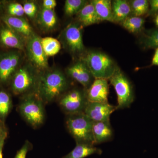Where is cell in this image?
Returning <instances> with one entry per match:
<instances>
[{"instance_id":"19","label":"cell","mask_w":158,"mask_h":158,"mask_svg":"<svg viewBox=\"0 0 158 158\" xmlns=\"http://www.w3.org/2000/svg\"><path fill=\"white\" fill-rule=\"evenodd\" d=\"M76 19L77 22L83 27H87L100 23L94 7L90 2H88L79 11L76 15Z\"/></svg>"},{"instance_id":"31","label":"cell","mask_w":158,"mask_h":158,"mask_svg":"<svg viewBox=\"0 0 158 158\" xmlns=\"http://www.w3.org/2000/svg\"><path fill=\"white\" fill-rule=\"evenodd\" d=\"M149 4V11L147 14L149 15L158 14V0H150Z\"/></svg>"},{"instance_id":"8","label":"cell","mask_w":158,"mask_h":158,"mask_svg":"<svg viewBox=\"0 0 158 158\" xmlns=\"http://www.w3.org/2000/svg\"><path fill=\"white\" fill-rule=\"evenodd\" d=\"M22 51L11 50L0 53V82L6 83L12 79L22 64Z\"/></svg>"},{"instance_id":"34","label":"cell","mask_w":158,"mask_h":158,"mask_svg":"<svg viewBox=\"0 0 158 158\" xmlns=\"http://www.w3.org/2000/svg\"><path fill=\"white\" fill-rule=\"evenodd\" d=\"M152 66H158V48H156L154 55L153 57L152 61Z\"/></svg>"},{"instance_id":"27","label":"cell","mask_w":158,"mask_h":158,"mask_svg":"<svg viewBox=\"0 0 158 158\" xmlns=\"http://www.w3.org/2000/svg\"><path fill=\"white\" fill-rule=\"evenodd\" d=\"M11 106V100L9 94L0 90V117L4 118L9 113Z\"/></svg>"},{"instance_id":"15","label":"cell","mask_w":158,"mask_h":158,"mask_svg":"<svg viewBox=\"0 0 158 158\" xmlns=\"http://www.w3.org/2000/svg\"><path fill=\"white\" fill-rule=\"evenodd\" d=\"M3 23L27 40L35 34L33 28L24 18L3 15L1 17Z\"/></svg>"},{"instance_id":"11","label":"cell","mask_w":158,"mask_h":158,"mask_svg":"<svg viewBox=\"0 0 158 158\" xmlns=\"http://www.w3.org/2000/svg\"><path fill=\"white\" fill-rule=\"evenodd\" d=\"M67 75L87 90L95 80L85 62L79 59L66 69Z\"/></svg>"},{"instance_id":"18","label":"cell","mask_w":158,"mask_h":158,"mask_svg":"<svg viewBox=\"0 0 158 158\" xmlns=\"http://www.w3.org/2000/svg\"><path fill=\"white\" fill-rule=\"evenodd\" d=\"M37 23L45 31H49L56 28L58 23L56 14L54 10L43 8L37 14Z\"/></svg>"},{"instance_id":"36","label":"cell","mask_w":158,"mask_h":158,"mask_svg":"<svg viewBox=\"0 0 158 158\" xmlns=\"http://www.w3.org/2000/svg\"><path fill=\"white\" fill-rule=\"evenodd\" d=\"M2 132V130H1V128H0V135L3 134Z\"/></svg>"},{"instance_id":"14","label":"cell","mask_w":158,"mask_h":158,"mask_svg":"<svg viewBox=\"0 0 158 158\" xmlns=\"http://www.w3.org/2000/svg\"><path fill=\"white\" fill-rule=\"evenodd\" d=\"M108 80L95 79L86 90L88 101L91 102H108L109 94Z\"/></svg>"},{"instance_id":"25","label":"cell","mask_w":158,"mask_h":158,"mask_svg":"<svg viewBox=\"0 0 158 158\" xmlns=\"http://www.w3.org/2000/svg\"><path fill=\"white\" fill-rule=\"evenodd\" d=\"M131 8V15L141 17L148 14L149 9V1L132 0L129 1Z\"/></svg>"},{"instance_id":"26","label":"cell","mask_w":158,"mask_h":158,"mask_svg":"<svg viewBox=\"0 0 158 158\" xmlns=\"http://www.w3.org/2000/svg\"><path fill=\"white\" fill-rule=\"evenodd\" d=\"M88 2L86 0H66L64 6L65 14L69 17L77 15Z\"/></svg>"},{"instance_id":"10","label":"cell","mask_w":158,"mask_h":158,"mask_svg":"<svg viewBox=\"0 0 158 158\" xmlns=\"http://www.w3.org/2000/svg\"><path fill=\"white\" fill-rule=\"evenodd\" d=\"M88 102L86 89H74L63 95L59 104L68 115L84 112Z\"/></svg>"},{"instance_id":"12","label":"cell","mask_w":158,"mask_h":158,"mask_svg":"<svg viewBox=\"0 0 158 158\" xmlns=\"http://www.w3.org/2000/svg\"><path fill=\"white\" fill-rule=\"evenodd\" d=\"M116 110V106L110 105L108 102H88L84 113L94 122L110 121L111 114Z\"/></svg>"},{"instance_id":"32","label":"cell","mask_w":158,"mask_h":158,"mask_svg":"<svg viewBox=\"0 0 158 158\" xmlns=\"http://www.w3.org/2000/svg\"><path fill=\"white\" fill-rule=\"evenodd\" d=\"M43 8L49 10H54L57 6V2L55 0H44L42 3Z\"/></svg>"},{"instance_id":"3","label":"cell","mask_w":158,"mask_h":158,"mask_svg":"<svg viewBox=\"0 0 158 158\" xmlns=\"http://www.w3.org/2000/svg\"><path fill=\"white\" fill-rule=\"evenodd\" d=\"M66 125L77 144L95 145L93 134V122L83 113L68 115Z\"/></svg>"},{"instance_id":"16","label":"cell","mask_w":158,"mask_h":158,"mask_svg":"<svg viewBox=\"0 0 158 158\" xmlns=\"http://www.w3.org/2000/svg\"><path fill=\"white\" fill-rule=\"evenodd\" d=\"M93 134L95 144L111 141L114 131L110 121L93 122Z\"/></svg>"},{"instance_id":"24","label":"cell","mask_w":158,"mask_h":158,"mask_svg":"<svg viewBox=\"0 0 158 158\" xmlns=\"http://www.w3.org/2000/svg\"><path fill=\"white\" fill-rule=\"evenodd\" d=\"M141 45L144 48H158V29H152L146 31L140 39Z\"/></svg>"},{"instance_id":"21","label":"cell","mask_w":158,"mask_h":158,"mask_svg":"<svg viewBox=\"0 0 158 158\" xmlns=\"http://www.w3.org/2000/svg\"><path fill=\"white\" fill-rule=\"evenodd\" d=\"M102 153V150L94 145L77 144L73 150L62 158H85L94 154L101 155Z\"/></svg>"},{"instance_id":"4","label":"cell","mask_w":158,"mask_h":158,"mask_svg":"<svg viewBox=\"0 0 158 158\" xmlns=\"http://www.w3.org/2000/svg\"><path fill=\"white\" fill-rule=\"evenodd\" d=\"M40 72L30 62L21 65L11 79V89L15 94L37 90Z\"/></svg>"},{"instance_id":"33","label":"cell","mask_w":158,"mask_h":158,"mask_svg":"<svg viewBox=\"0 0 158 158\" xmlns=\"http://www.w3.org/2000/svg\"><path fill=\"white\" fill-rule=\"evenodd\" d=\"M6 135L3 133L0 135V158H3L2 151Z\"/></svg>"},{"instance_id":"2","label":"cell","mask_w":158,"mask_h":158,"mask_svg":"<svg viewBox=\"0 0 158 158\" xmlns=\"http://www.w3.org/2000/svg\"><path fill=\"white\" fill-rule=\"evenodd\" d=\"M80 59L85 62L94 79L109 80L119 68L111 57L102 51H86Z\"/></svg>"},{"instance_id":"28","label":"cell","mask_w":158,"mask_h":158,"mask_svg":"<svg viewBox=\"0 0 158 158\" xmlns=\"http://www.w3.org/2000/svg\"><path fill=\"white\" fill-rule=\"evenodd\" d=\"M6 15L12 17H22L25 14L23 5L19 3L12 2L5 6Z\"/></svg>"},{"instance_id":"7","label":"cell","mask_w":158,"mask_h":158,"mask_svg":"<svg viewBox=\"0 0 158 158\" xmlns=\"http://www.w3.org/2000/svg\"><path fill=\"white\" fill-rule=\"evenodd\" d=\"M42 102L36 94H31L26 96L19 105L22 115L34 127L42 124L44 121V112Z\"/></svg>"},{"instance_id":"17","label":"cell","mask_w":158,"mask_h":158,"mask_svg":"<svg viewBox=\"0 0 158 158\" xmlns=\"http://www.w3.org/2000/svg\"><path fill=\"white\" fill-rule=\"evenodd\" d=\"M112 23L121 24L131 15L129 1L114 0L112 1Z\"/></svg>"},{"instance_id":"1","label":"cell","mask_w":158,"mask_h":158,"mask_svg":"<svg viewBox=\"0 0 158 158\" xmlns=\"http://www.w3.org/2000/svg\"><path fill=\"white\" fill-rule=\"evenodd\" d=\"M69 87L65 74L57 69L40 72L35 94L42 102H49L64 93Z\"/></svg>"},{"instance_id":"30","label":"cell","mask_w":158,"mask_h":158,"mask_svg":"<svg viewBox=\"0 0 158 158\" xmlns=\"http://www.w3.org/2000/svg\"><path fill=\"white\" fill-rule=\"evenodd\" d=\"M31 145L28 141H27L20 149L18 152L15 158H26L27 153L30 150Z\"/></svg>"},{"instance_id":"20","label":"cell","mask_w":158,"mask_h":158,"mask_svg":"<svg viewBox=\"0 0 158 158\" xmlns=\"http://www.w3.org/2000/svg\"><path fill=\"white\" fill-rule=\"evenodd\" d=\"M90 2L94 7L100 22L104 21L112 22V1L92 0Z\"/></svg>"},{"instance_id":"13","label":"cell","mask_w":158,"mask_h":158,"mask_svg":"<svg viewBox=\"0 0 158 158\" xmlns=\"http://www.w3.org/2000/svg\"><path fill=\"white\" fill-rule=\"evenodd\" d=\"M27 40L5 23L0 25V44L7 48L23 52Z\"/></svg>"},{"instance_id":"6","label":"cell","mask_w":158,"mask_h":158,"mask_svg":"<svg viewBox=\"0 0 158 158\" xmlns=\"http://www.w3.org/2000/svg\"><path fill=\"white\" fill-rule=\"evenodd\" d=\"M82 27L79 23H71L64 29L60 36L63 47L73 56L80 58L86 51L83 42Z\"/></svg>"},{"instance_id":"9","label":"cell","mask_w":158,"mask_h":158,"mask_svg":"<svg viewBox=\"0 0 158 158\" xmlns=\"http://www.w3.org/2000/svg\"><path fill=\"white\" fill-rule=\"evenodd\" d=\"M25 51L29 62L38 70L48 69V57L43 49L41 38L34 34L26 41Z\"/></svg>"},{"instance_id":"22","label":"cell","mask_w":158,"mask_h":158,"mask_svg":"<svg viewBox=\"0 0 158 158\" xmlns=\"http://www.w3.org/2000/svg\"><path fill=\"white\" fill-rule=\"evenodd\" d=\"M145 20L143 18L130 15L121 23V26L130 33L138 34L144 28Z\"/></svg>"},{"instance_id":"35","label":"cell","mask_w":158,"mask_h":158,"mask_svg":"<svg viewBox=\"0 0 158 158\" xmlns=\"http://www.w3.org/2000/svg\"><path fill=\"white\" fill-rule=\"evenodd\" d=\"M155 23L156 25L158 27V14L157 15L155 19Z\"/></svg>"},{"instance_id":"5","label":"cell","mask_w":158,"mask_h":158,"mask_svg":"<svg viewBox=\"0 0 158 158\" xmlns=\"http://www.w3.org/2000/svg\"><path fill=\"white\" fill-rule=\"evenodd\" d=\"M109 80L117 95V110L129 108L135 99L132 84L129 79L118 68Z\"/></svg>"},{"instance_id":"29","label":"cell","mask_w":158,"mask_h":158,"mask_svg":"<svg viewBox=\"0 0 158 158\" xmlns=\"http://www.w3.org/2000/svg\"><path fill=\"white\" fill-rule=\"evenodd\" d=\"M23 6L25 14L29 17L34 18L37 15V6L34 2H26Z\"/></svg>"},{"instance_id":"23","label":"cell","mask_w":158,"mask_h":158,"mask_svg":"<svg viewBox=\"0 0 158 158\" xmlns=\"http://www.w3.org/2000/svg\"><path fill=\"white\" fill-rule=\"evenodd\" d=\"M43 49L47 56H53L60 52L61 43L58 40L52 37L41 38Z\"/></svg>"}]
</instances>
